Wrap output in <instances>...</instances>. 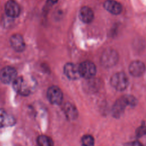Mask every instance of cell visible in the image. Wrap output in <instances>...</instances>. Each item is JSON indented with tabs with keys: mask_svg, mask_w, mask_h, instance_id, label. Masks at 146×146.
<instances>
[{
	"mask_svg": "<svg viewBox=\"0 0 146 146\" xmlns=\"http://www.w3.org/2000/svg\"><path fill=\"white\" fill-rule=\"evenodd\" d=\"M119 60V55L116 50L111 48L106 49L100 57V62L103 66L110 68L116 64Z\"/></svg>",
	"mask_w": 146,
	"mask_h": 146,
	"instance_id": "6da1fadb",
	"label": "cell"
},
{
	"mask_svg": "<svg viewBox=\"0 0 146 146\" xmlns=\"http://www.w3.org/2000/svg\"><path fill=\"white\" fill-rule=\"evenodd\" d=\"M110 83L115 90L122 91L128 86V79L124 72H119L111 76Z\"/></svg>",
	"mask_w": 146,
	"mask_h": 146,
	"instance_id": "7a4b0ae2",
	"label": "cell"
},
{
	"mask_svg": "<svg viewBox=\"0 0 146 146\" xmlns=\"http://www.w3.org/2000/svg\"><path fill=\"white\" fill-rule=\"evenodd\" d=\"M79 70L80 76L86 79L93 78L96 72V68L95 64L88 60L82 62L79 65Z\"/></svg>",
	"mask_w": 146,
	"mask_h": 146,
	"instance_id": "3957f363",
	"label": "cell"
},
{
	"mask_svg": "<svg viewBox=\"0 0 146 146\" xmlns=\"http://www.w3.org/2000/svg\"><path fill=\"white\" fill-rule=\"evenodd\" d=\"M16 70L10 66H6L0 71V80L5 84L13 83L17 78Z\"/></svg>",
	"mask_w": 146,
	"mask_h": 146,
	"instance_id": "277c9868",
	"label": "cell"
},
{
	"mask_svg": "<svg viewBox=\"0 0 146 146\" xmlns=\"http://www.w3.org/2000/svg\"><path fill=\"white\" fill-rule=\"evenodd\" d=\"M47 96L49 102L53 104H60L63 100V94L60 89L56 86H51L47 90Z\"/></svg>",
	"mask_w": 146,
	"mask_h": 146,
	"instance_id": "5b68a950",
	"label": "cell"
},
{
	"mask_svg": "<svg viewBox=\"0 0 146 146\" xmlns=\"http://www.w3.org/2000/svg\"><path fill=\"white\" fill-rule=\"evenodd\" d=\"M127 106H129L125 96L119 98L113 104L112 108V116L116 118H119L123 114Z\"/></svg>",
	"mask_w": 146,
	"mask_h": 146,
	"instance_id": "8992f818",
	"label": "cell"
},
{
	"mask_svg": "<svg viewBox=\"0 0 146 146\" xmlns=\"http://www.w3.org/2000/svg\"><path fill=\"white\" fill-rule=\"evenodd\" d=\"M13 87L14 90L21 95H27L30 94V87L23 77H17L13 82Z\"/></svg>",
	"mask_w": 146,
	"mask_h": 146,
	"instance_id": "52a82bcc",
	"label": "cell"
},
{
	"mask_svg": "<svg viewBox=\"0 0 146 146\" xmlns=\"http://www.w3.org/2000/svg\"><path fill=\"white\" fill-rule=\"evenodd\" d=\"M64 73L71 80H76L81 77L79 70V65L72 63H68L65 64Z\"/></svg>",
	"mask_w": 146,
	"mask_h": 146,
	"instance_id": "ba28073f",
	"label": "cell"
},
{
	"mask_svg": "<svg viewBox=\"0 0 146 146\" xmlns=\"http://www.w3.org/2000/svg\"><path fill=\"white\" fill-rule=\"evenodd\" d=\"M129 74L135 77L141 76L145 70V66L144 63L140 60H135L131 63L129 66Z\"/></svg>",
	"mask_w": 146,
	"mask_h": 146,
	"instance_id": "9c48e42d",
	"label": "cell"
},
{
	"mask_svg": "<svg viewBox=\"0 0 146 146\" xmlns=\"http://www.w3.org/2000/svg\"><path fill=\"white\" fill-rule=\"evenodd\" d=\"M10 42L13 48L17 52L23 51L25 48V43L24 39L20 34H15L11 35Z\"/></svg>",
	"mask_w": 146,
	"mask_h": 146,
	"instance_id": "30bf717a",
	"label": "cell"
},
{
	"mask_svg": "<svg viewBox=\"0 0 146 146\" xmlns=\"http://www.w3.org/2000/svg\"><path fill=\"white\" fill-rule=\"evenodd\" d=\"M20 7L14 0L8 1L5 5V12L6 14L11 18L17 17L20 14Z\"/></svg>",
	"mask_w": 146,
	"mask_h": 146,
	"instance_id": "8fae6325",
	"label": "cell"
},
{
	"mask_svg": "<svg viewBox=\"0 0 146 146\" xmlns=\"http://www.w3.org/2000/svg\"><path fill=\"white\" fill-rule=\"evenodd\" d=\"M104 7L109 13L114 15L119 14L123 9L121 5L115 0L106 1L104 3Z\"/></svg>",
	"mask_w": 146,
	"mask_h": 146,
	"instance_id": "7c38bea8",
	"label": "cell"
},
{
	"mask_svg": "<svg viewBox=\"0 0 146 146\" xmlns=\"http://www.w3.org/2000/svg\"><path fill=\"white\" fill-rule=\"evenodd\" d=\"M79 17L83 22L89 23L94 19V14L91 8L88 6H84L80 9Z\"/></svg>",
	"mask_w": 146,
	"mask_h": 146,
	"instance_id": "4fadbf2b",
	"label": "cell"
},
{
	"mask_svg": "<svg viewBox=\"0 0 146 146\" xmlns=\"http://www.w3.org/2000/svg\"><path fill=\"white\" fill-rule=\"evenodd\" d=\"M64 112L66 117L70 120H74L78 116V111L76 108L70 103H66L64 105Z\"/></svg>",
	"mask_w": 146,
	"mask_h": 146,
	"instance_id": "5bb4252c",
	"label": "cell"
},
{
	"mask_svg": "<svg viewBox=\"0 0 146 146\" xmlns=\"http://www.w3.org/2000/svg\"><path fill=\"white\" fill-rule=\"evenodd\" d=\"M37 143L39 146H53V141L52 139L43 135L38 136Z\"/></svg>",
	"mask_w": 146,
	"mask_h": 146,
	"instance_id": "9a60e30c",
	"label": "cell"
},
{
	"mask_svg": "<svg viewBox=\"0 0 146 146\" xmlns=\"http://www.w3.org/2000/svg\"><path fill=\"white\" fill-rule=\"evenodd\" d=\"M11 120L10 119L6 111L2 109H0V128L7 125L10 123L11 124Z\"/></svg>",
	"mask_w": 146,
	"mask_h": 146,
	"instance_id": "2e32d148",
	"label": "cell"
},
{
	"mask_svg": "<svg viewBox=\"0 0 146 146\" xmlns=\"http://www.w3.org/2000/svg\"><path fill=\"white\" fill-rule=\"evenodd\" d=\"M82 146H94V139L90 135H84L82 139Z\"/></svg>",
	"mask_w": 146,
	"mask_h": 146,
	"instance_id": "e0dca14e",
	"label": "cell"
},
{
	"mask_svg": "<svg viewBox=\"0 0 146 146\" xmlns=\"http://www.w3.org/2000/svg\"><path fill=\"white\" fill-rule=\"evenodd\" d=\"M146 134V127L142 125L139 127L136 131V135L137 137H141Z\"/></svg>",
	"mask_w": 146,
	"mask_h": 146,
	"instance_id": "ac0fdd59",
	"label": "cell"
},
{
	"mask_svg": "<svg viewBox=\"0 0 146 146\" xmlns=\"http://www.w3.org/2000/svg\"><path fill=\"white\" fill-rule=\"evenodd\" d=\"M124 146H143V145L140 141L135 140L126 143L124 144Z\"/></svg>",
	"mask_w": 146,
	"mask_h": 146,
	"instance_id": "d6986e66",
	"label": "cell"
},
{
	"mask_svg": "<svg viewBox=\"0 0 146 146\" xmlns=\"http://www.w3.org/2000/svg\"><path fill=\"white\" fill-rule=\"evenodd\" d=\"M58 0H47V2L48 3V5H54L55 3H56L57 2H58Z\"/></svg>",
	"mask_w": 146,
	"mask_h": 146,
	"instance_id": "ffe728a7",
	"label": "cell"
}]
</instances>
